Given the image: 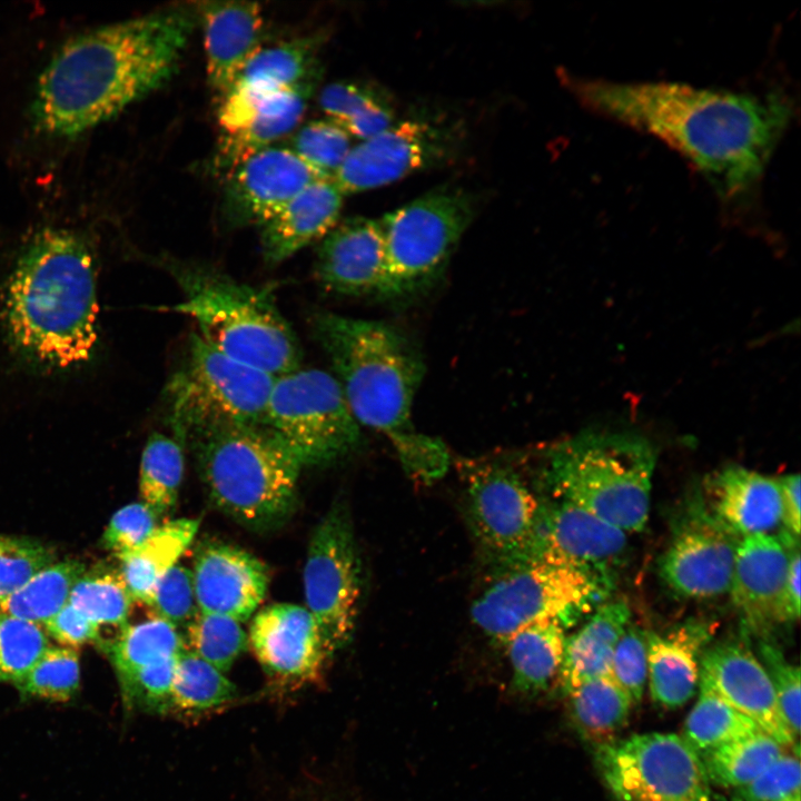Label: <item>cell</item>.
<instances>
[{"label":"cell","instance_id":"5","mask_svg":"<svg viewBox=\"0 0 801 801\" xmlns=\"http://www.w3.org/2000/svg\"><path fill=\"white\" fill-rule=\"evenodd\" d=\"M184 442L194 449L210 501L237 523L266 531L293 514L303 465L267 426H210Z\"/></svg>","mask_w":801,"mask_h":801},{"label":"cell","instance_id":"54","mask_svg":"<svg viewBox=\"0 0 801 801\" xmlns=\"http://www.w3.org/2000/svg\"><path fill=\"white\" fill-rule=\"evenodd\" d=\"M800 544L790 548L788 568L780 600V623L798 621L800 616Z\"/></svg>","mask_w":801,"mask_h":801},{"label":"cell","instance_id":"8","mask_svg":"<svg viewBox=\"0 0 801 801\" xmlns=\"http://www.w3.org/2000/svg\"><path fill=\"white\" fill-rule=\"evenodd\" d=\"M502 570L474 601L471 615L484 634L503 645L534 624L556 622L567 629L610 596L585 574L544 558Z\"/></svg>","mask_w":801,"mask_h":801},{"label":"cell","instance_id":"43","mask_svg":"<svg viewBox=\"0 0 801 801\" xmlns=\"http://www.w3.org/2000/svg\"><path fill=\"white\" fill-rule=\"evenodd\" d=\"M79 681L78 652L63 646H49L14 685L27 696L65 702L77 692Z\"/></svg>","mask_w":801,"mask_h":801},{"label":"cell","instance_id":"21","mask_svg":"<svg viewBox=\"0 0 801 801\" xmlns=\"http://www.w3.org/2000/svg\"><path fill=\"white\" fill-rule=\"evenodd\" d=\"M191 573L198 609L238 622L251 616L269 584L265 563L238 546L221 542L199 547Z\"/></svg>","mask_w":801,"mask_h":801},{"label":"cell","instance_id":"52","mask_svg":"<svg viewBox=\"0 0 801 801\" xmlns=\"http://www.w3.org/2000/svg\"><path fill=\"white\" fill-rule=\"evenodd\" d=\"M158 516L145 503H131L118 510L102 535V543L117 557L141 545L156 530Z\"/></svg>","mask_w":801,"mask_h":801},{"label":"cell","instance_id":"7","mask_svg":"<svg viewBox=\"0 0 801 801\" xmlns=\"http://www.w3.org/2000/svg\"><path fill=\"white\" fill-rule=\"evenodd\" d=\"M656 455L643 437L586 431L548 453L545 481L553 498L575 504L625 533L649 520Z\"/></svg>","mask_w":801,"mask_h":801},{"label":"cell","instance_id":"10","mask_svg":"<svg viewBox=\"0 0 801 801\" xmlns=\"http://www.w3.org/2000/svg\"><path fill=\"white\" fill-rule=\"evenodd\" d=\"M476 205L465 189L443 186L378 220L385 249L380 296L408 295L434 279L472 221Z\"/></svg>","mask_w":801,"mask_h":801},{"label":"cell","instance_id":"44","mask_svg":"<svg viewBox=\"0 0 801 801\" xmlns=\"http://www.w3.org/2000/svg\"><path fill=\"white\" fill-rule=\"evenodd\" d=\"M286 147L328 179L333 178L352 149L350 136L329 119L303 125L295 130Z\"/></svg>","mask_w":801,"mask_h":801},{"label":"cell","instance_id":"22","mask_svg":"<svg viewBox=\"0 0 801 801\" xmlns=\"http://www.w3.org/2000/svg\"><path fill=\"white\" fill-rule=\"evenodd\" d=\"M384 275V237L378 220L348 218L322 239L315 276L326 291L345 296L380 295Z\"/></svg>","mask_w":801,"mask_h":801},{"label":"cell","instance_id":"48","mask_svg":"<svg viewBox=\"0 0 801 801\" xmlns=\"http://www.w3.org/2000/svg\"><path fill=\"white\" fill-rule=\"evenodd\" d=\"M178 655L154 662L120 682L126 706L150 712H169L170 692Z\"/></svg>","mask_w":801,"mask_h":801},{"label":"cell","instance_id":"29","mask_svg":"<svg viewBox=\"0 0 801 801\" xmlns=\"http://www.w3.org/2000/svg\"><path fill=\"white\" fill-rule=\"evenodd\" d=\"M322 43L323 34L317 33L261 47L246 62L222 97L240 103H253L279 90L318 82Z\"/></svg>","mask_w":801,"mask_h":801},{"label":"cell","instance_id":"39","mask_svg":"<svg viewBox=\"0 0 801 801\" xmlns=\"http://www.w3.org/2000/svg\"><path fill=\"white\" fill-rule=\"evenodd\" d=\"M784 753V746L760 732L705 752L700 758L712 785L734 790L753 781Z\"/></svg>","mask_w":801,"mask_h":801},{"label":"cell","instance_id":"17","mask_svg":"<svg viewBox=\"0 0 801 801\" xmlns=\"http://www.w3.org/2000/svg\"><path fill=\"white\" fill-rule=\"evenodd\" d=\"M741 537L724 527L704 501L690 504L660 561V576L676 595L705 600L729 592Z\"/></svg>","mask_w":801,"mask_h":801},{"label":"cell","instance_id":"49","mask_svg":"<svg viewBox=\"0 0 801 801\" xmlns=\"http://www.w3.org/2000/svg\"><path fill=\"white\" fill-rule=\"evenodd\" d=\"M759 661L772 683L783 719L799 739L800 734V668L788 661L782 651L769 641L758 646Z\"/></svg>","mask_w":801,"mask_h":801},{"label":"cell","instance_id":"42","mask_svg":"<svg viewBox=\"0 0 801 801\" xmlns=\"http://www.w3.org/2000/svg\"><path fill=\"white\" fill-rule=\"evenodd\" d=\"M184 650L226 673L247 649L248 637L233 617L198 611L180 632Z\"/></svg>","mask_w":801,"mask_h":801},{"label":"cell","instance_id":"3","mask_svg":"<svg viewBox=\"0 0 801 801\" xmlns=\"http://www.w3.org/2000/svg\"><path fill=\"white\" fill-rule=\"evenodd\" d=\"M313 330L357 423L385 435L412 476H442L449 461L446 447L412 423L424 364L409 340L383 322L333 313L317 314Z\"/></svg>","mask_w":801,"mask_h":801},{"label":"cell","instance_id":"11","mask_svg":"<svg viewBox=\"0 0 801 801\" xmlns=\"http://www.w3.org/2000/svg\"><path fill=\"white\" fill-rule=\"evenodd\" d=\"M264 425L303 467L336 462L353 452L362 437L338 380L316 368L275 377Z\"/></svg>","mask_w":801,"mask_h":801},{"label":"cell","instance_id":"27","mask_svg":"<svg viewBox=\"0 0 801 801\" xmlns=\"http://www.w3.org/2000/svg\"><path fill=\"white\" fill-rule=\"evenodd\" d=\"M645 637L653 701L665 709L682 706L699 685L700 659L711 640V629L702 622H691L664 635L645 632Z\"/></svg>","mask_w":801,"mask_h":801},{"label":"cell","instance_id":"41","mask_svg":"<svg viewBox=\"0 0 801 801\" xmlns=\"http://www.w3.org/2000/svg\"><path fill=\"white\" fill-rule=\"evenodd\" d=\"M184 465L182 444L176 437L161 433L149 436L140 461L139 492L142 503L158 517L176 506Z\"/></svg>","mask_w":801,"mask_h":801},{"label":"cell","instance_id":"31","mask_svg":"<svg viewBox=\"0 0 801 801\" xmlns=\"http://www.w3.org/2000/svg\"><path fill=\"white\" fill-rule=\"evenodd\" d=\"M68 602L97 626L96 644L108 653L128 626L135 600L119 570L97 565L85 570Z\"/></svg>","mask_w":801,"mask_h":801},{"label":"cell","instance_id":"50","mask_svg":"<svg viewBox=\"0 0 801 801\" xmlns=\"http://www.w3.org/2000/svg\"><path fill=\"white\" fill-rule=\"evenodd\" d=\"M799 756L784 753L758 778L732 790L731 801H801Z\"/></svg>","mask_w":801,"mask_h":801},{"label":"cell","instance_id":"30","mask_svg":"<svg viewBox=\"0 0 801 801\" xmlns=\"http://www.w3.org/2000/svg\"><path fill=\"white\" fill-rule=\"evenodd\" d=\"M630 619L624 599L606 600L575 633L566 636L557 674L565 695L590 680L611 674L614 647Z\"/></svg>","mask_w":801,"mask_h":801},{"label":"cell","instance_id":"20","mask_svg":"<svg viewBox=\"0 0 801 801\" xmlns=\"http://www.w3.org/2000/svg\"><path fill=\"white\" fill-rule=\"evenodd\" d=\"M699 684L714 691L762 732L799 756V740L788 728L772 683L758 656L742 641L708 645L700 659Z\"/></svg>","mask_w":801,"mask_h":801},{"label":"cell","instance_id":"47","mask_svg":"<svg viewBox=\"0 0 801 801\" xmlns=\"http://www.w3.org/2000/svg\"><path fill=\"white\" fill-rule=\"evenodd\" d=\"M148 605L152 613L174 625L178 631L199 611L192 573L176 564L155 585Z\"/></svg>","mask_w":801,"mask_h":801},{"label":"cell","instance_id":"24","mask_svg":"<svg viewBox=\"0 0 801 801\" xmlns=\"http://www.w3.org/2000/svg\"><path fill=\"white\" fill-rule=\"evenodd\" d=\"M194 7L202 28L208 82L222 97L263 47L264 14L256 2L202 1Z\"/></svg>","mask_w":801,"mask_h":801},{"label":"cell","instance_id":"37","mask_svg":"<svg viewBox=\"0 0 801 801\" xmlns=\"http://www.w3.org/2000/svg\"><path fill=\"white\" fill-rule=\"evenodd\" d=\"M236 698V688L224 672L184 650L177 657L169 712L199 715L212 712Z\"/></svg>","mask_w":801,"mask_h":801},{"label":"cell","instance_id":"18","mask_svg":"<svg viewBox=\"0 0 801 801\" xmlns=\"http://www.w3.org/2000/svg\"><path fill=\"white\" fill-rule=\"evenodd\" d=\"M225 177L221 212L231 227H260L308 185L328 179L286 146L249 156Z\"/></svg>","mask_w":801,"mask_h":801},{"label":"cell","instance_id":"4","mask_svg":"<svg viewBox=\"0 0 801 801\" xmlns=\"http://www.w3.org/2000/svg\"><path fill=\"white\" fill-rule=\"evenodd\" d=\"M95 269L87 243L44 229L27 245L10 277L3 319L11 344L53 367L89 359L97 342Z\"/></svg>","mask_w":801,"mask_h":801},{"label":"cell","instance_id":"33","mask_svg":"<svg viewBox=\"0 0 801 801\" xmlns=\"http://www.w3.org/2000/svg\"><path fill=\"white\" fill-rule=\"evenodd\" d=\"M567 698L575 729L594 748L616 740L633 704L611 674L581 684Z\"/></svg>","mask_w":801,"mask_h":801},{"label":"cell","instance_id":"15","mask_svg":"<svg viewBox=\"0 0 801 801\" xmlns=\"http://www.w3.org/2000/svg\"><path fill=\"white\" fill-rule=\"evenodd\" d=\"M456 147L452 127L406 119L352 147L332 180L343 195L378 188L447 160Z\"/></svg>","mask_w":801,"mask_h":801},{"label":"cell","instance_id":"23","mask_svg":"<svg viewBox=\"0 0 801 801\" xmlns=\"http://www.w3.org/2000/svg\"><path fill=\"white\" fill-rule=\"evenodd\" d=\"M800 538L781 531L740 540L729 594L748 627L764 629L780 623V600L790 548Z\"/></svg>","mask_w":801,"mask_h":801},{"label":"cell","instance_id":"14","mask_svg":"<svg viewBox=\"0 0 801 801\" xmlns=\"http://www.w3.org/2000/svg\"><path fill=\"white\" fill-rule=\"evenodd\" d=\"M472 531L482 548L502 567L535 555L541 503L511 468L495 463L464 467Z\"/></svg>","mask_w":801,"mask_h":801},{"label":"cell","instance_id":"28","mask_svg":"<svg viewBox=\"0 0 801 801\" xmlns=\"http://www.w3.org/2000/svg\"><path fill=\"white\" fill-rule=\"evenodd\" d=\"M316 85L308 82L279 90L259 101L239 128L221 134L212 159V171L226 176L249 156L294 131Z\"/></svg>","mask_w":801,"mask_h":801},{"label":"cell","instance_id":"34","mask_svg":"<svg viewBox=\"0 0 801 801\" xmlns=\"http://www.w3.org/2000/svg\"><path fill=\"white\" fill-rule=\"evenodd\" d=\"M565 640V627L556 622L534 624L512 635L504 645L514 686L528 694L546 690L557 678Z\"/></svg>","mask_w":801,"mask_h":801},{"label":"cell","instance_id":"1","mask_svg":"<svg viewBox=\"0 0 801 801\" xmlns=\"http://www.w3.org/2000/svg\"><path fill=\"white\" fill-rule=\"evenodd\" d=\"M586 108L652 135L685 157L723 200L745 196L793 118L791 98L681 82H614L562 72Z\"/></svg>","mask_w":801,"mask_h":801},{"label":"cell","instance_id":"6","mask_svg":"<svg viewBox=\"0 0 801 801\" xmlns=\"http://www.w3.org/2000/svg\"><path fill=\"white\" fill-rule=\"evenodd\" d=\"M169 273L182 291L169 309L192 318L214 348L275 377L299 368L297 338L269 287L197 264L169 261Z\"/></svg>","mask_w":801,"mask_h":801},{"label":"cell","instance_id":"40","mask_svg":"<svg viewBox=\"0 0 801 801\" xmlns=\"http://www.w3.org/2000/svg\"><path fill=\"white\" fill-rule=\"evenodd\" d=\"M184 651L180 632L157 615L130 623L107 653L119 683L140 669Z\"/></svg>","mask_w":801,"mask_h":801},{"label":"cell","instance_id":"16","mask_svg":"<svg viewBox=\"0 0 801 801\" xmlns=\"http://www.w3.org/2000/svg\"><path fill=\"white\" fill-rule=\"evenodd\" d=\"M627 547V533L589 511L556 498L541 504L534 558L567 565L610 595Z\"/></svg>","mask_w":801,"mask_h":801},{"label":"cell","instance_id":"32","mask_svg":"<svg viewBox=\"0 0 801 801\" xmlns=\"http://www.w3.org/2000/svg\"><path fill=\"white\" fill-rule=\"evenodd\" d=\"M199 527L196 518H178L157 526L137 548L119 556V572L135 602L148 603L159 578L192 542Z\"/></svg>","mask_w":801,"mask_h":801},{"label":"cell","instance_id":"35","mask_svg":"<svg viewBox=\"0 0 801 801\" xmlns=\"http://www.w3.org/2000/svg\"><path fill=\"white\" fill-rule=\"evenodd\" d=\"M319 107L327 119L360 140L388 128L395 115L392 100L383 89L356 81L325 86L319 95Z\"/></svg>","mask_w":801,"mask_h":801},{"label":"cell","instance_id":"38","mask_svg":"<svg viewBox=\"0 0 801 801\" xmlns=\"http://www.w3.org/2000/svg\"><path fill=\"white\" fill-rule=\"evenodd\" d=\"M699 688V699L685 719L682 733V739L699 755L762 732L714 691L702 684Z\"/></svg>","mask_w":801,"mask_h":801},{"label":"cell","instance_id":"2","mask_svg":"<svg viewBox=\"0 0 801 801\" xmlns=\"http://www.w3.org/2000/svg\"><path fill=\"white\" fill-rule=\"evenodd\" d=\"M196 24L195 7L177 4L70 39L39 77L36 126L72 137L159 89L176 72Z\"/></svg>","mask_w":801,"mask_h":801},{"label":"cell","instance_id":"46","mask_svg":"<svg viewBox=\"0 0 801 801\" xmlns=\"http://www.w3.org/2000/svg\"><path fill=\"white\" fill-rule=\"evenodd\" d=\"M53 560L55 553L36 540L0 534V602Z\"/></svg>","mask_w":801,"mask_h":801},{"label":"cell","instance_id":"53","mask_svg":"<svg viewBox=\"0 0 801 801\" xmlns=\"http://www.w3.org/2000/svg\"><path fill=\"white\" fill-rule=\"evenodd\" d=\"M42 627L61 646L73 650L98 639L97 626L69 602Z\"/></svg>","mask_w":801,"mask_h":801},{"label":"cell","instance_id":"25","mask_svg":"<svg viewBox=\"0 0 801 801\" xmlns=\"http://www.w3.org/2000/svg\"><path fill=\"white\" fill-rule=\"evenodd\" d=\"M709 512L739 537L770 534L781 524L779 479L728 465L706 481Z\"/></svg>","mask_w":801,"mask_h":801},{"label":"cell","instance_id":"26","mask_svg":"<svg viewBox=\"0 0 801 801\" xmlns=\"http://www.w3.org/2000/svg\"><path fill=\"white\" fill-rule=\"evenodd\" d=\"M343 192L332 179L308 185L259 229L263 258L277 265L315 240H322L336 225Z\"/></svg>","mask_w":801,"mask_h":801},{"label":"cell","instance_id":"55","mask_svg":"<svg viewBox=\"0 0 801 801\" xmlns=\"http://www.w3.org/2000/svg\"><path fill=\"white\" fill-rule=\"evenodd\" d=\"M778 479L781 497L782 531L800 538V475L789 474Z\"/></svg>","mask_w":801,"mask_h":801},{"label":"cell","instance_id":"45","mask_svg":"<svg viewBox=\"0 0 801 801\" xmlns=\"http://www.w3.org/2000/svg\"><path fill=\"white\" fill-rule=\"evenodd\" d=\"M48 647L42 626L0 613V682L14 684Z\"/></svg>","mask_w":801,"mask_h":801},{"label":"cell","instance_id":"51","mask_svg":"<svg viewBox=\"0 0 801 801\" xmlns=\"http://www.w3.org/2000/svg\"><path fill=\"white\" fill-rule=\"evenodd\" d=\"M611 675L633 703L641 701L647 679L646 637L644 631L631 623L614 647Z\"/></svg>","mask_w":801,"mask_h":801},{"label":"cell","instance_id":"36","mask_svg":"<svg viewBox=\"0 0 801 801\" xmlns=\"http://www.w3.org/2000/svg\"><path fill=\"white\" fill-rule=\"evenodd\" d=\"M85 570L78 561L50 564L0 602V613L43 626L68 603Z\"/></svg>","mask_w":801,"mask_h":801},{"label":"cell","instance_id":"19","mask_svg":"<svg viewBox=\"0 0 801 801\" xmlns=\"http://www.w3.org/2000/svg\"><path fill=\"white\" fill-rule=\"evenodd\" d=\"M248 642L265 673L285 689L318 680L330 656L312 613L293 603L263 607L251 621Z\"/></svg>","mask_w":801,"mask_h":801},{"label":"cell","instance_id":"9","mask_svg":"<svg viewBox=\"0 0 801 801\" xmlns=\"http://www.w3.org/2000/svg\"><path fill=\"white\" fill-rule=\"evenodd\" d=\"M275 376L227 356L194 333L167 395L176 438L217 425H264Z\"/></svg>","mask_w":801,"mask_h":801},{"label":"cell","instance_id":"12","mask_svg":"<svg viewBox=\"0 0 801 801\" xmlns=\"http://www.w3.org/2000/svg\"><path fill=\"white\" fill-rule=\"evenodd\" d=\"M616 801H729L714 791L700 755L673 733L633 734L594 748Z\"/></svg>","mask_w":801,"mask_h":801},{"label":"cell","instance_id":"13","mask_svg":"<svg viewBox=\"0 0 801 801\" xmlns=\"http://www.w3.org/2000/svg\"><path fill=\"white\" fill-rule=\"evenodd\" d=\"M306 609L332 655L354 633L360 566L347 507L337 503L313 532L303 573Z\"/></svg>","mask_w":801,"mask_h":801}]
</instances>
